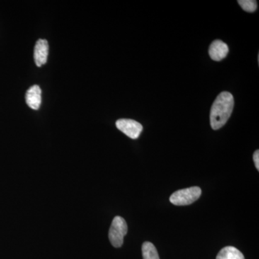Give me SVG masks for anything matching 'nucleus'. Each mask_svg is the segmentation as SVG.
Masks as SVG:
<instances>
[{"instance_id":"f257e3e1","label":"nucleus","mask_w":259,"mask_h":259,"mask_svg":"<svg viewBox=\"0 0 259 259\" xmlns=\"http://www.w3.org/2000/svg\"><path fill=\"white\" fill-rule=\"evenodd\" d=\"M234 107V98L231 93L223 92L213 102L209 115L211 127L213 130L221 128L231 117Z\"/></svg>"},{"instance_id":"f03ea898","label":"nucleus","mask_w":259,"mask_h":259,"mask_svg":"<svg viewBox=\"0 0 259 259\" xmlns=\"http://www.w3.org/2000/svg\"><path fill=\"white\" fill-rule=\"evenodd\" d=\"M202 190L198 187H192L177 191L171 194L169 200L177 206L189 205L199 198Z\"/></svg>"},{"instance_id":"7ed1b4c3","label":"nucleus","mask_w":259,"mask_h":259,"mask_svg":"<svg viewBox=\"0 0 259 259\" xmlns=\"http://www.w3.org/2000/svg\"><path fill=\"white\" fill-rule=\"evenodd\" d=\"M127 232V226L125 220L120 216H116L109 231V239L115 248L122 246Z\"/></svg>"},{"instance_id":"20e7f679","label":"nucleus","mask_w":259,"mask_h":259,"mask_svg":"<svg viewBox=\"0 0 259 259\" xmlns=\"http://www.w3.org/2000/svg\"><path fill=\"white\" fill-rule=\"evenodd\" d=\"M116 127L132 139H137L143 131L142 125L131 119H120L116 122Z\"/></svg>"},{"instance_id":"39448f33","label":"nucleus","mask_w":259,"mask_h":259,"mask_svg":"<svg viewBox=\"0 0 259 259\" xmlns=\"http://www.w3.org/2000/svg\"><path fill=\"white\" fill-rule=\"evenodd\" d=\"M49 55V42L44 39H39L34 49V60L38 67L47 64Z\"/></svg>"},{"instance_id":"423d86ee","label":"nucleus","mask_w":259,"mask_h":259,"mask_svg":"<svg viewBox=\"0 0 259 259\" xmlns=\"http://www.w3.org/2000/svg\"><path fill=\"white\" fill-rule=\"evenodd\" d=\"M228 52L229 48L222 40H214L209 46V55L213 61H222L228 55Z\"/></svg>"},{"instance_id":"0eeeda50","label":"nucleus","mask_w":259,"mask_h":259,"mask_svg":"<svg viewBox=\"0 0 259 259\" xmlns=\"http://www.w3.org/2000/svg\"><path fill=\"white\" fill-rule=\"evenodd\" d=\"M27 105L32 110H38L41 104V90L37 85L31 87L25 96Z\"/></svg>"},{"instance_id":"6e6552de","label":"nucleus","mask_w":259,"mask_h":259,"mask_svg":"<svg viewBox=\"0 0 259 259\" xmlns=\"http://www.w3.org/2000/svg\"><path fill=\"white\" fill-rule=\"evenodd\" d=\"M216 259H245L244 255L233 246H226L220 250Z\"/></svg>"},{"instance_id":"1a4fd4ad","label":"nucleus","mask_w":259,"mask_h":259,"mask_svg":"<svg viewBox=\"0 0 259 259\" xmlns=\"http://www.w3.org/2000/svg\"><path fill=\"white\" fill-rule=\"evenodd\" d=\"M142 253L144 259H160L156 247L150 242H145L143 244Z\"/></svg>"},{"instance_id":"9d476101","label":"nucleus","mask_w":259,"mask_h":259,"mask_svg":"<svg viewBox=\"0 0 259 259\" xmlns=\"http://www.w3.org/2000/svg\"><path fill=\"white\" fill-rule=\"evenodd\" d=\"M238 3L242 9L248 13H253L257 9V2L255 0H239Z\"/></svg>"},{"instance_id":"9b49d317","label":"nucleus","mask_w":259,"mask_h":259,"mask_svg":"<svg viewBox=\"0 0 259 259\" xmlns=\"http://www.w3.org/2000/svg\"><path fill=\"white\" fill-rule=\"evenodd\" d=\"M253 161H254L255 168L259 170V151L258 150L255 151L253 153Z\"/></svg>"}]
</instances>
